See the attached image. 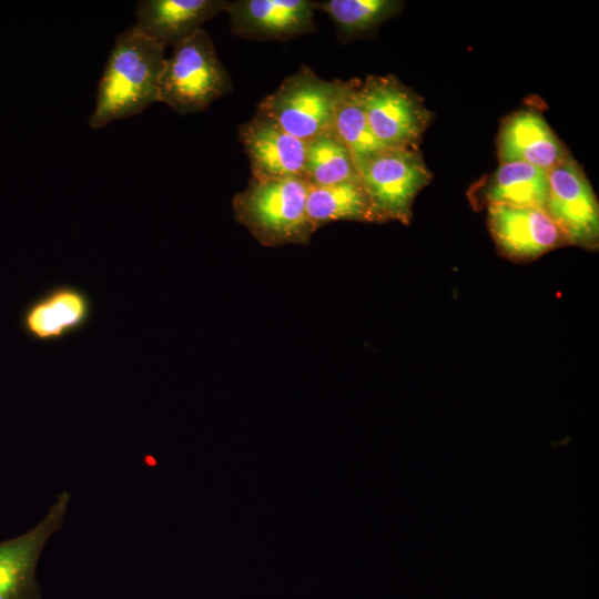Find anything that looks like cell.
<instances>
[{
    "label": "cell",
    "mask_w": 599,
    "mask_h": 599,
    "mask_svg": "<svg viewBox=\"0 0 599 599\" xmlns=\"http://www.w3.org/2000/svg\"><path fill=\"white\" fill-rule=\"evenodd\" d=\"M164 50L133 26L116 37L99 82L97 103L89 119L91 129L138 115L159 102Z\"/></svg>",
    "instance_id": "6da1fadb"
},
{
    "label": "cell",
    "mask_w": 599,
    "mask_h": 599,
    "mask_svg": "<svg viewBox=\"0 0 599 599\" xmlns=\"http://www.w3.org/2000/svg\"><path fill=\"white\" fill-rule=\"evenodd\" d=\"M238 140L248 156L252 177L303 176L306 142L286 132L265 114L256 111L241 124Z\"/></svg>",
    "instance_id": "8fae6325"
},
{
    "label": "cell",
    "mask_w": 599,
    "mask_h": 599,
    "mask_svg": "<svg viewBox=\"0 0 599 599\" xmlns=\"http://www.w3.org/2000/svg\"><path fill=\"white\" fill-rule=\"evenodd\" d=\"M91 302L80 288L61 285L32 301L22 312L21 328L31 339L60 341L82 328L91 316Z\"/></svg>",
    "instance_id": "4fadbf2b"
},
{
    "label": "cell",
    "mask_w": 599,
    "mask_h": 599,
    "mask_svg": "<svg viewBox=\"0 0 599 599\" xmlns=\"http://www.w3.org/2000/svg\"><path fill=\"white\" fill-rule=\"evenodd\" d=\"M377 222L408 224L413 202L430 173L414 148H385L357 165Z\"/></svg>",
    "instance_id": "5b68a950"
},
{
    "label": "cell",
    "mask_w": 599,
    "mask_h": 599,
    "mask_svg": "<svg viewBox=\"0 0 599 599\" xmlns=\"http://www.w3.org/2000/svg\"><path fill=\"white\" fill-rule=\"evenodd\" d=\"M358 92L377 141L389 149L414 148L428 120L417 97L390 75L367 77Z\"/></svg>",
    "instance_id": "8992f818"
},
{
    "label": "cell",
    "mask_w": 599,
    "mask_h": 599,
    "mask_svg": "<svg viewBox=\"0 0 599 599\" xmlns=\"http://www.w3.org/2000/svg\"><path fill=\"white\" fill-rule=\"evenodd\" d=\"M70 499L71 494L63 490L32 529L0 541V599H41L37 564L51 535L61 529Z\"/></svg>",
    "instance_id": "ba28073f"
},
{
    "label": "cell",
    "mask_w": 599,
    "mask_h": 599,
    "mask_svg": "<svg viewBox=\"0 0 599 599\" xmlns=\"http://www.w3.org/2000/svg\"><path fill=\"white\" fill-rule=\"evenodd\" d=\"M358 88L357 81H345L332 125V129L351 151L356 167L363 161L385 149L369 128Z\"/></svg>",
    "instance_id": "ac0fdd59"
},
{
    "label": "cell",
    "mask_w": 599,
    "mask_h": 599,
    "mask_svg": "<svg viewBox=\"0 0 599 599\" xmlns=\"http://www.w3.org/2000/svg\"><path fill=\"white\" fill-rule=\"evenodd\" d=\"M488 225L498 247L514 260H532L568 243L544 209L489 204Z\"/></svg>",
    "instance_id": "30bf717a"
},
{
    "label": "cell",
    "mask_w": 599,
    "mask_h": 599,
    "mask_svg": "<svg viewBox=\"0 0 599 599\" xmlns=\"http://www.w3.org/2000/svg\"><path fill=\"white\" fill-rule=\"evenodd\" d=\"M308 189L303 176L251 177L233 197L234 219L263 246L308 245L315 233L306 213Z\"/></svg>",
    "instance_id": "7a4b0ae2"
},
{
    "label": "cell",
    "mask_w": 599,
    "mask_h": 599,
    "mask_svg": "<svg viewBox=\"0 0 599 599\" xmlns=\"http://www.w3.org/2000/svg\"><path fill=\"white\" fill-rule=\"evenodd\" d=\"M303 176L316 186L361 180L351 151L333 129L306 142Z\"/></svg>",
    "instance_id": "e0dca14e"
},
{
    "label": "cell",
    "mask_w": 599,
    "mask_h": 599,
    "mask_svg": "<svg viewBox=\"0 0 599 599\" xmlns=\"http://www.w3.org/2000/svg\"><path fill=\"white\" fill-rule=\"evenodd\" d=\"M548 171L525 162L501 163L483 189L489 204L521 207H546Z\"/></svg>",
    "instance_id": "2e32d148"
},
{
    "label": "cell",
    "mask_w": 599,
    "mask_h": 599,
    "mask_svg": "<svg viewBox=\"0 0 599 599\" xmlns=\"http://www.w3.org/2000/svg\"><path fill=\"white\" fill-rule=\"evenodd\" d=\"M315 10L325 12L345 41L376 29L395 16L402 2L395 0H324L313 1Z\"/></svg>",
    "instance_id": "d6986e66"
},
{
    "label": "cell",
    "mask_w": 599,
    "mask_h": 599,
    "mask_svg": "<svg viewBox=\"0 0 599 599\" xmlns=\"http://www.w3.org/2000/svg\"><path fill=\"white\" fill-rule=\"evenodd\" d=\"M306 213L315 232L336 221L377 222L361 180L325 186L309 185Z\"/></svg>",
    "instance_id": "9a60e30c"
},
{
    "label": "cell",
    "mask_w": 599,
    "mask_h": 599,
    "mask_svg": "<svg viewBox=\"0 0 599 599\" xmlns=\"http://www.w3.org/2000/svg\"><path fill=\"white\" fill-rule=\"evenodd\" d=\"M498 155L501 163L525 162L546 171L568 156L544 118L532 111H519L505 121Z\"/></svg>",
    "instance_id": "5bb4252c"
},
{
    "label": "cell",
    "mask_w": 599,
    "mask_h": 599,
    "mask_svg": "<svg viewBox=\"0 0 599 599\" xmlns=\"http://www.w3.org/2000/svg\"><path fill=\"white\" fill-rule=\"evenodd\" d=\"M233 34L255 41H288L316 30L312 0H229Z\"/></svg>",
    "instance_id": "9c48e42d"
},
{
    "label": "cell",
    "mask_w": 599,
    "mask_h": 599,
    "mask_svg": "<svg viewBox=\"0 0 599 599\" xmlns=\"http://www.w3.org/2000/svg\"><path fill=\"white\" fill-rule=\"evenodd\" d=\"M344 87L345 81H327L309 68L302 67L265 97L256 111L274 120L290 134L307 142L332 129Z\"/></svg>",
    "instance_id": "277c9868"
},
{
    "label": "cell",
    "mask_w": 599,
    "mask_h": 599,
    "mask_svg": "<svg viewBox=\"0 0 599 599\" xmlns=\"http://www.w3.org/2000/svg\"><path fill=\"white\" fill-rule=\"evenodd\" d=\"M232 80L211 37L203 30L173 47L165 58L159 102L179 114L197 113L232 91Z\"/></svg>",
    "instance_id": "3957f363"
},
{
    "label": "cell",
    "mask_w": 599,
    "mask_h": 599,
    "mask_svg": "<svg viewBox=\"0 0 599 599\" xmlns=\"http://www.w3.org/2000/svg\"><path fill=\"white\" fill-rule=\"evenodd\" d=\"M229 0H141L133 27L146 38L174 47L226 11Z\"/></svg>",
    "instance_id": "7c38bea8"
},
{
    "label": "cell",
    "mask_w": 599,
    "mask_h": 599,
    "mask_svg": "<svg viewBox=\"0 0 599 599\" xmlns=\"http://www.w3.org/2000/svg\"><path fill=\"white\" fill-rule=\"evenodd\" d=\"M546 212L560 226L568 243L593 248L599 236V210L590 183L567 156L548 171Z\"/></svg>",
    "instance_id": "52a82bcc"
}]
</instances>
